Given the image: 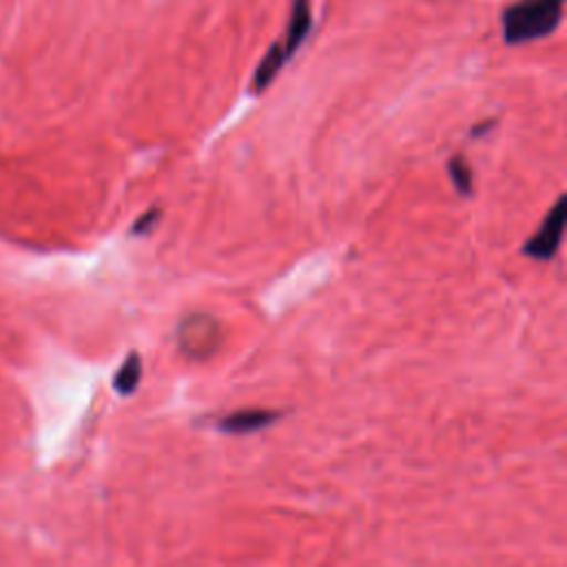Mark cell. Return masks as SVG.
Here are the masks:
<instances>
[{
	"label": "cell",
	"instance_id": "5b68a950",
	"mask_svg": "<svg viewBox=\"0 0 567 567\" xmlns=\"http://www.w3.org/2000/svg\"><path fill=\"white\" fill-rule=\"evenodd\" d=\"M140 379H142V359H140V354L133 350V352L124 359V363L117 368V372H115V377H113V388H115L120 394H131V392L137 388Z\"/></svg>",
	"mask_w": 567,
	"mask_h": 567
},
{
	"label": "cell",
	"instance_id": "ba28073f",
	"mask_svg": "<svg viewBox=\"0 0 567 567\" xmlns=\"http://www.w3.org/2000/svg\"><path fill=\"white\" fill-rule=\"evenodd\" d=\"M494 126V120H487V122H481V126H474L472 128V137H476V135H483L485 131H489Z\"/></svg>",
	"mask_w": 567,
	"mask_h": 567
},
{
	"label": "cell",
	"instance_id": "3957f363",
	"mask_svg": "<svg viewBox=\"0 0 567 567\" xmlns=\"http://www.w3.org/2000/svg\"><path fill=\"white\" fill-rule=\"evenodd\" d=\"M565 202H567L565 195H560L556 199V204L551 206V210L545 215L536 235H532L523 244L520 252L525 257H532V259H538V261H549L556 255V250L560 246V239H563V230H565V217H567Z\"/></svg>",
	"mask_w": 567,
	"mask_h": 567
},
{
	"label": "cell",
	"instance_id": "7a4b0ae2",
	"mask_svg": "<svg viewBox=\"0 0 567 567\" xmlns=\"http://www.w3.org/2000/svg\"><path fill=\"white\" fill-rule=\"evenodd\" d=\"M310 24H312L310 0H295L284 35L272 42V47L266 51V55L259 60V64L252 73V80H250L252 95H259L270 86V82L277 78V73L284 69V64L297 53V49L306 40Z\"/></svg>",
	"mask_w": 567,
	"mask_h": 567
},
{
	"label": "cell",
	"instance_id": "6da1fadb",
	"mask_svg": "<svg viewBox=\"0 0 567 567\" xmlns=\"http://www.w3.org/2000/svg\"><path fill=\"white\" fill-rule=\"evenodd\" d=\"M565 0H514L505 7L503 38L507 44H523L556 31L563 20Z\"/></svg>",
	"mask_w": 567,
	"mask_h": 567
},
{
	"label": "cell",
	"instance_id": "52a82bcc",
	"mask_svg": "<svg viewBox=\"0 0 567 567\" xmlns=\"http://www.w3.org/2000/svg\"><path fill=\"white\" fill-rule=\"evenodd\" d=\"M157 215H159V210H157V208H151L148 213H144V215L133 224V235H137V233H146V230L151 228V224L157 219Z\"/></svg>",
	"mask_w": 567,
	"mask_h": 567
},
{
	"label": "cell",
	"instance_id": "277c9868",
	"mask_svg": "<svg viewBox=\"0 0 567 567\" xmlns=\"http://www.w3.org/2000/svg\"><path fill=\"white\" fill-rule=\"evenodd\" d=\"M279 416L281 412H270V410H241L219 419L217 430L226 434H248L275 423Z\"/></svg>",
	"mask_w": 567,
	"mask_h": 567
},
{
	"label": "cell",
	"instance_id": "8992f818",
	"mask_svg": "<svg viewBox=\"0 0 567 567\" xmlns=\"http://www.w3.org/2000/svg\"><path fill=\"white\" fill-rule=\"evenodd\" d=\"M447 173L452 177V184L454 188L461 193V195H472V168L467 164V159L463 155H454L450 162H447Z\"/></svg>",
	"mask_w": 567,
	"mask_h": 567
}]
</instances>
